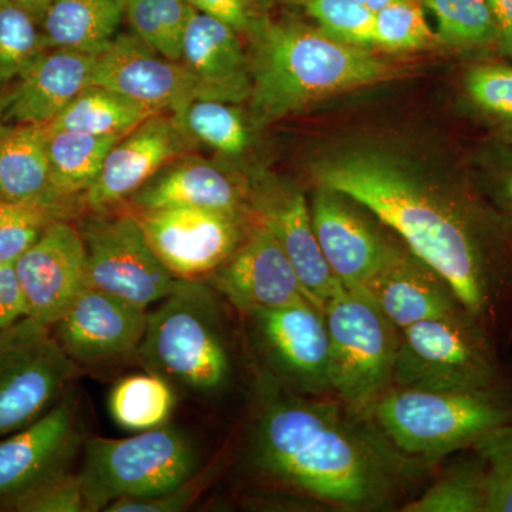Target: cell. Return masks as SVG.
Returning <instances> with one entry per match:
<instances>
[{
	"label": "cell",
	"mask_w": 512,
	"mask_h": 512,
	"mask_svg": "<svg viewBox=\"0 0 512 512\" xmlns=\"http://www.w3.org/2000/svg\"><path fill=\"white\" fill-rule=\"evenodd\" d=\"M26 306L15 264H0V330L25 318Z\"/></svg>",
	"instance_id": "43"
},
{
	"label": "cell",
	"mask_w": 512,
	"mask_h": 512,
	"mask_svg": "<svg viewBox=\"0 0 512 512\" xmlns=\"http://www.w3.org/2000/svg\"><path fill=\"white\" fill-rule=\"evenodd\" d=\"M10 126L5 123V120H3V97L2 94H0V138L5 136L6 133L10 130Z\"/></svg>",
	"instance_id": "48"
},
{
	"label": "cell",
	"mask_w": 512,
	"mask_h": 512,
	"mask_svg": "<svg viewBox=\"0 0 512 512\" xmlns=\"http://www.w3.org/2000/svg\"><path fill=\"white\" fill-rule=\"evenodd\" d=\"M249 431L248 464L259 476L352 511L390 504L423 473L375 420L342 402L289 389L272 375L259 380Z\"/></svg>",
	"instance_id": "1"
},
{
	"label": "cell",
	"mask_w": 512,
	"mask_h": 512,
	"mask_svg": "<svg viewBox=\"0 0 512 512\" xmlns=\"http://www.w3.org/2000/svg\"><path fill=\"white\" fill-rule=\"evenodd\" d=\"M47 50L39 19L16 0H0V89Z\"/></svg>",
	"instance_id": "33"
},
{
	"label": "cell",
	"mask_w": 512,
	"mask_h": 512,
	"mask_svg": "<svg viewBox=\"0 0 512 512\" xmlns=\"http://www.w3.org/2000/svg\"><path fill=\"white\" fill-rule=\"evenodd\" d=\"M323 32L356 46H375V13L356 0H293Z\"/></svg>",
	"instance_id": "36"
},
{
	"label": "cell",
	"mask_w": 512,
	"mask_h": 512,
	"mask_svg": "<svg viewBox=\"0 0 512 512\" xmlns=\"http://www.w3.org/2000/svg\"><path fill=\"white\" fill-rule=\"evenodd\" d=\"M437 23V40L447 46H485L500 40L487 0H421Z\"/></svg>",
	"instance_id": "34"
},
{
	"label": "cell",
	"mask_w": 512,
	"mask_h": 512,
	"mask_svg": "<svg viewBox=\"0 0 512 512\" xmlns=\"http://www.w3.org/2000/svg\"><path fill=\"white\" fill-rule=\"evenodd\" d=\"M311 217L323 255L346 289H362L396 248L339 192L320 187L313 197Z\"/></svg>",
	"instance_id": "20"
},
{
	"label": "cell",
	"mask_w": 512,
	"mask_h": 512,
	"mask_svg": "<svg viewBox=\"0 0 512 512\" xmlns=\"http://www.w3.org/2000/svg\"><path fill=\"white\" fill-rule=\"evenodd\" d=\"M234 104L217 100H192L173 120L185 136L201 141L227 156H239L247 150L249 133Z\"/></svg>",
	"instance_id": "32"
},
{
	"label": "cell",
	"mask_w": 512,
	"mask_h": 512,
	"mask_svg": "<svg viewBox=\"0 0 512 512\" xmlns=\"http://www.w3.org/2000/svg\"><path fill=\"white\" fill-rule=\"evenodd\" d=\"M86 247L67 220L50 222L15 262L26 316L53 326L87 286Z\"/></svg>",
	"instance_id": "15"
},
{
	"label": "cell",
	"mask_w": 512,
	"mask_h": 512,
	"mask_svg": "<svg viewBox=\"0 0 512 512\" xmlns=\"http://www.w3.org/2000/svg\"><path fill=\"white\" fill-rule=\"evenodd\" d=\"M360 5L365 6L372 13H377L379 10L386 8V6L392 5V3L400 2V0H356Z\"/></svg>",
	"instance_id": "47"
},
{
	"label": "cell",
	"mask_w": 512,
	"mask_h": 512,
	"mask_svg": "<svg viewBox=\"0 0 512 512\" xmlns=\"http://www.w3.org/2000/svg\"><path fill=\"white\" fill-rule=\"evenodd\" d=\"M83 450L79 478L86 512L167 493L191 480L200 464L190 436L168 424L126 439L94 437Z\"/></svg>",
	"instance_id": "6"
},
{
	"label": "cell",
	"mask_w": 512,
	"mask_h": 512,
	"mask_svg": "<svg viewBox=\"0 0 512 512\" xmlns=\"http://www.w3.org/2000/svg\"><path fill=\"white\" fill-rule=\"evenodd\" d=\"M0 200L66 220L69 204L53 187L45 128L12 127L0 138Z\"/></svg>",
	"instance_id": "25"
},
{
	"label": "cell",
	"mask_w": 512,
	"mask_h": 512,
	"mask_svg": "<svg viewBox=\"0 0 512 512\" xmlns=\"http://www.w3.org/2000/svg\"><path fill=\"white\" fill-rule=\"evenodd\" d=\"M436 42L439 40L427 23L421 0H400L375 13V46L410 52Z\"/></svg>",
	"instance_id": "35"
},
{
	"label": "cell",
	"mask_w": 512,
	"mask_h": 512,
	"mask_svg": "<svg viewBox=\"0 0 512 512\" xmlns=\"http://www.w3.org/2000/svg\"><path fill=\"white\" fill-rule=\"evenodd\" d=\"M140 211L192 207L231 212L244 217L251 202L237 180L207 161L188 160L158 171L131 195Z\"/></svg>",
	"instance_id": "24"
},
{
	"label": "cell",
	"mask_w": 512,
	"mask_h": 512,
	"mask_svg": "<svg viewBox=\"0 0 512 512\" xmlns=\"http://www.w3.org/2000/svg\"><path fill=\"white\" fill-rule=\"evenodd\" d=\"M50 222L52 221H18L0 227V264H15L35 244Z\"/></svg>",
	"instance_id": "41"
},
{
	"label": "cell",
	"mask_w": 512,
	"mask_h": 512,
	"mask_svg": "<svg viewBox=\"0 0 512 512\" xmlns=\"http://www.w3.org/2000/svg\"><path fill=\"white\" fill-rule=\"evenodd\" d=\"M175 387L156 373L123 377L111 389L109 412L121 429L140 433L168 424L173 416Z\"/></svg>",
	"instance_id": "29"
},
{
	"label": "cell",
	"mask_w": 512,
	"mask_h": 512,
	"mask_svg": "<svg viewBox=\"0 0 512 512\" xmlns=\"http://www.w3.org/2000/svg\"><path fill=\"white\" fill-rule=\"evenodd\" d=\"M181 63L195 82L197 100L238 104L252 92L251 60L237 30L195 10L185 30Z\"/></svg>",
	"instance_id": "22"
},
{
	"label": "cell",
	"mask_w": 512,
	"mask_h": 512,
	"mask_svg": "<svg viewBox=\"0 0 512 512\" xmlns=\"http://www.w3.org/2000/svg\"><path fill=\"white\" fill-rule=\"evenodd\" d=\"M471 448L487 471V512H512V417Z\"/></svg>",
	"instance_id": "37"
},
{
	"label": "cell",
	"mask_w": 512,
	"mask_h": 512,
	"mask_svg": "<svg viewBox=\"0 0 512 512\" xmlns=\"http://www.w3.org/2000/svg\"><path fill=\"white\" fill-rule=\"evenodd\" d=\"M370 417L400 453L429 463L463 448L512 417V396L498 386L424 390L392 386Z\"/></svg>",
	"instance_id": "5"
},
{
	"label": "cell",
	"mask_w": 512,
	"mask_h": 512,
	"mask_svg": "<svg viewBox=\"0 0 512 512\" xmlns=\"http://www.w3.org/2000/svg\"><path fill=\"white\" fill-rule=\"evenodd\" d=\"M488 483L477 456L448 468L420 497L404 505L406 512H487Z\"/></svg>",
	"instance_id": "31"
},
{
	"label": "cell",
	"mask_w": 512,
	"mask_h": 512,
	"mask_svg": "<svg viewBox=\"0 0 512 512\" xmlns=\"http://www.w3.org/2000/svg\"><path fill=\"white\" fill-rule=\"evenodd\" d=\"M8 508L19 512H84L86 501L79 474L64 471L47 478L16 498Z\"/></svg>",
	"instance_id": "38"
},
{
	"label": "cell",
	"mask_w": 512,
	"mask_h": 512,
	"mask_svg": "<svg viewBox=\"0 0 512 512\" xmlns=\"http://www.w3.org/2000/svg\"><path fill=\"white\" fill-rule=\"evenodd\" d=\"M158 111L106 87H86L50 121L46 130H69L93 136H127Z\"/></svg>",
	"instance_id": "27"
},
{
	"label": "cell",
	"mask_w": 512,
	"mask_h": 512,
	"mask_svg": "<svg viewBox=\"0 0 512 512\" xmlns=\"http://www.w3.org/2000/svg\"><path fill=\"white\" fill-rule=\"evenodd\" d=\"M92 84L106 87L163 114L197 100L195 82L181 62L165 59L136 35L116 36L96 57Z\"/></svg>",
	"instance_id": "17"
},
{
	"label": "cell",
	"mask_w": 512,
	"mask_h": 512,
	"mask_svg": "<svg viewBox=\"0 0 512 512\" xmlns=\"http://www.w3.org/2000/svg\"><path fill=\"white\" fill-rule=\"evenodd\" d=\"M83 434L79 402L69 392L45 416L0 439V507L47 478L69 471Z\"/></svg>",
	"instance_id": "13"
},
{
	"label": "cell",
	"mask_w": 512,
	"mask_h": 512,
	"mask_svg": "<svg viewBox=\"0 0 512 512\" xmlns=\"http://www.w3.org/2000/svg\"><path fill=\"white\" fill-rule=\"evenodd\" d=\"M29 220L55 221L62 220V218H57L56 215L37 210V208L23 207V205L0 200V227L12 224V222Z\"/></svg>",
	"instance_id": "44"
},
{
	"label": "cell",
	"mask_w": 512,
	"mask_h": 512,
	"mask_svg": "<svg viewBox=\"0 0 512 512\" xmlns=\"http://www.w3.org/2000/svg\"><path fill=\"white\" fill-rule=\"evenodd\" d=\"M466 89L481 109L512 119V67L503 64L474 67L467 74Z\"/></svg>",
	"instance_id": "39"
},
{
	"label": "cell",
	"mask_w": 512,
	"mask_h": 512,
	"mask_svg": "<svg viewBox=\"0 0 512 512\" xmlns=\"http://www.w3.org/2000/svg\"><path fill=\"white\" fill-rule=\"evenodd\" d=\"M315 178L399 234L414 255L446 279L477 322L484 326L494 318L507 288L473 211L460 198L367 151L330 158L315 168Z\"/></svg>",
	"instance_id": "2"
},
{
	"label": "cell",
	"mask_w": 512,
	"mask_h": 512,
	"mask_svg": "<svg viewBox=\"0 0 512 512\" xmlns=\"http://www.w3.org/2000/svg\"><path fill=\"white\" fill-rule=\"evenodd\" d=\"M147 319V309L86 286L52 328L77 366L101 367L136 357Z\"/></svg>",
	"instance_id": "14"
},
{
	"label": "cell",
	"mask_w": 512,
	"mask_h": 512,
	"mask_svg": "<svg viewBox=\"0 0 512 512\" xmlns=\"http://www.w3.org/2000/svg\"><path fill=\"white\" fill-rule=\"evenodd\" d=\"M87 286L148 309L173 291L177 278L148 244L137 215L96 218L80 231Z\"/></svg>",
	"instance_id": "10"
},
{
	"label": "cell",
	"mask_w": 512,
	"mask_h": 512,
	"mask_svg": "<svg viewBox=\"0 0 512 512\" xmlns=\"http://www.w3.org/2000/svg\"><path fill=\"white\" fill-rule=\"evenodd\" d=\"M150 247L177 279L205 281L231 258L244 239L242 215L207 208L140 211Z\"/></svg>",
	"instance_id": "12"
},
{
	"label": "cell",
	"mask_w": 512,
	"mask_h": 512,
	"mask_svg": "<svg viewBox=\"0 0 512 512\" xmlns=\"http://www.w3.org/2000/svg\"><path fill=\"white\" fill-rule=\"evenodd\" d=\"M136 359L147 372L195 396H215L227 387L231 355L207 282L177 279L170 295L148 312Z\"/></svg>",
	"instance_id": "4"
},
{
	"label": "cell",
	"mask_w": 512,
	"mask_h": 512,
	"mask_svg": "<svg viewBox=\"0 0 512 512\" xmlns=\"http://www.w3.org/2000/svg\"><path fill=\"white\" fill-rule=\"evenodd\" d=\"M123 9L141 42L165 59L181 62L185 30L197 10L188 0H127Z\"/></svg>",
	"instance_id": "30"
},
{
	"label": "cell",
	"mask_w": 512,
	"mask_h": 512,
	"mask_svg": "<svg viewBox=\"0 0 512 512\" xmlns=\"http://www.w3.org/2000/svg\"><path fill=\"white\" fill-rule=\"evenodd\" d=\"M392 386L474 390L498 386L500 367L484 326L467 311L400 330Z\"/></svg>",
	"instance_id": "8"
},
{
	"label": "cell",
	"mask_w": 512,
	"mask_h": 512,
	"mask_svg": "<svg viewBox=\"0 0 512 512\" xmlns=\"http://www.w3.org/2000/svg\"><path fill=\"white\" fill-rule=\"evenodd\" d=\"M119 2H120V5H121V6H124V3H126V2H127V0H119Z\"/></svg>",
	"instance_id": "50"
},
{
	"label": "cell",
	"mask_w": 512,
	"mask_h": 512,
	"mask_svg": "<svg viewBox=\"0 0 512 512\" xmlns=\"http://www.w3.org/2000/svg\"><path fill=\"white\" fill-rule=\"evenodd\" d=\"M16 2L20 3L23 8L28 9L29 12H32L37 19H40V16H42V13L45 12V9L52 0H16Z\"/></svg>",
	"instance_id": "46"
},
{
	"label": "cell",
	"mask_w": 512,
	"mask_h": 512,
	"mask_svg": "<svg viewBox=\"0 0 512 512\" xmlns=\"http://www.w3.org/2000/svg\"><path fill=\"white\" fill-rule=\"evenodd\" d=\"M80 367L52 326L28 318L0 330V439L25 429L70 392Z\"/></svg>",
	"instance_id": "9"
},
{
	"label": "cell",
	"mask_w": 512,
	"mask_h": 512,
	"mask_svg": "<svg viewBox=\"0 0 512 512\" xmlns=\"http://www.w3.org/2000/svg\"><path fill=\"white\" fill-rule=\"evenodd\" d=\"M205 282L245 315L256 309L309 301L284 248L259 221L231 258Z\"/></svg>",
	"instance_id": "16"
},
{
	"label": "cell",
	"mask_w": 512,
	"mask_h": 512,
	"mask_svg": "<svg viewBox=\"0 0 512 512\" xmlns=\"http://www.w3.org/2000/svg\"><path fill=\"white\" fill-rule=\"evenodd\" d=\"M505 198H507L508 205H510V208L512 210V171L510 175H508L507 181H505Z\"/></svg>",
	"instance_id": "49"
},
{
	"label": "cell",
	"mask_w": 512,
	"mask_h": 512,
	"mask_svg": "<svg viewBox=\"0 0 512 512\" xmlns=\"http://www.w3.org/2000/svg\"><path fill=\"white\" fill-rule=\"evenodd\" d=\"M96 57L72 50L47 49L20 74L3 97V120L10 127H45L77 94L92 86Z\"/></svg>",
	"instance_id": "21"
},
{
	"label": "cell",
	"mask_w": 512,
	"mask_h": 512,
	"mask_svg": "<svg viewBox=\"0 0 512 512\" xmlns=\"http://www.w3.org/2000/svg\"><path fill=\"white\" fill-rule=\"evenodd\" d=\"M330 340L332 393L350 409L370 416L393 384L402 332L365 292L340 289L325 311Z\"/></svg>",
	"instance_id": "7"
},
{
	"label": "cell",
	"mask_w": 512,
	"mask_h": 512,
	"mask_svg": "<svg viewBox=\"0 0 512 512\" xmlns=\"http://www.w3.org/2000/svg\"><path fill=\"white\" fill-rule=\"evenodd\" d=\"M256 345L272 376L295 392L326 396L330 386V340L325 315L311 302L248 313Z\"/></svg>",
	"instance_id": "11"
},
{
	"label": "cell",
	"mask_w": 512,
	"mask_h": 512,
	"mask_svg": "<svg viewBox=\"0 0 512 512\" xmlns=\"http://www.w3.org/2000/svg\"><path fill=\"white\" fill-rule=\"evenodd\" d=\"M360 291L400 330L464 309L446 279L410 249L394 248L386 264Z\"/></svg>",
	"instance_id": "23"
},
{
	"label": "cell",
	"mask_w": 512,
	"mask_h": 512,
	"mask_svg": "<svg viewBox=\"0 0 512 512\" xmlns=\"http://www.w3.org/2000/svg\"><path fill=\"white\" fill-rule=\"evenodd\" d=\"M195 9L227 23L237 32L254 29L252 0H188Z\"/></svg>",
	"instance_id": "42"
},
{
	"label": "cell",
	"mask_w": 512,
	"mask_h": 512,
	"mask_svg": "<svg viewBox=\"0 0 512 512\" xmlns=\"http://www.w3.org/2000/svg\"><path fill=\"white\" fill-rule=\"evenodd\" d=\"M251 106L274 123L336 94L392 79L397 69L363 46L299 23H256Z\"/></svg>",
	"instance_id": "3"
},
{
	"label": "cell",
	"mask_w": 512,
	"mask_h": 512,
	"mask_svg": "<svg viewBox=\"0 0 512 512\" xmlns=\"http://www.w3.org/2000/svg\"><path fill=\"white\" fill-rule=\"evenodd\" d=\"M123 10L119 0H52L39 19L46 47L99 56L116 39Z\"/></svg>",
	"instance_id": "26"
},
{
	"label": "cell",
	"mask_w": 512,
	"mask_h": 512,
	"mask_svg": "<svg viewBox=\"0 0 512 512\" xmlns=\"http://www.w3.org/2000/svg\"><path fill=\"white\" fill-rule=\"evenodd\" d=\"M45 131L53 187L67 204L92 187L107 154L123 138L69 130Z\"/></svg>",
	"instance_id": "28"
},
{
	"label": "cell",
	"mask_w": 512,
	"mask_h": 512,
	"mask_svg": "<svg viewBox=\"0 0 512 512\" xmlns=\"http://www.w3.org/2000/svg\"><path fill=\"white\" fill-rule=\"evenodd\" d=\"M498 29H500V42L505 52L512 56V0H487Z\"/></svg>",
	"instance_id": "45"
},
{
	"label": "cell",
	"mask_w": 512,
	"mask_h": 512,
	"mask_svg": "<svg viewBox=\"0 0 512 512\" xmlns=\"http://www.w3.org/2000/svg\"><path fill=\"white\" fill-rule=\"evenodd\" d=\"M256 221L271 229L295 269L306 298L320 312L345 288L330 268L312 225L311 210L302 192L266 190L251 197Z\"/></svg>",
	"instance_id": "19"
},
{
	"label": "cell",
	"mask_w": 512,
	"mask_h": 512,
	"mask_svg": "<svg viewBox=\"0 0 512 512\" xmlns=\"http://www.w3.org/2000/svg\"><path fill=\"white\" fill-rule=\"evenodd\" d=\"M187 140L190 138L173 117L164 119L163 114H157L144 121L111 148L99 177L82 195L83 204L89 210L101 211L131 197L183 153Z\"/></svg>",
	"instance_id": "18"
},
{
	"label": "cell",
	"mask_w": 512,
	"mask_h": 512,
	"mask_svg": "<svg viewBox=\"0 0 512 512\" xmlns=\"http://www.w3.org/2000/svg\"><path fill=\"white\" fill-rule=\"evenodd\" d=\"M202 483L197 474L187 483L167 491V493L148 498H130L110 504L106 512H175L190 507L198 494Z\"/></svg>",
	"instance_id": "40"
}]
</instances>
